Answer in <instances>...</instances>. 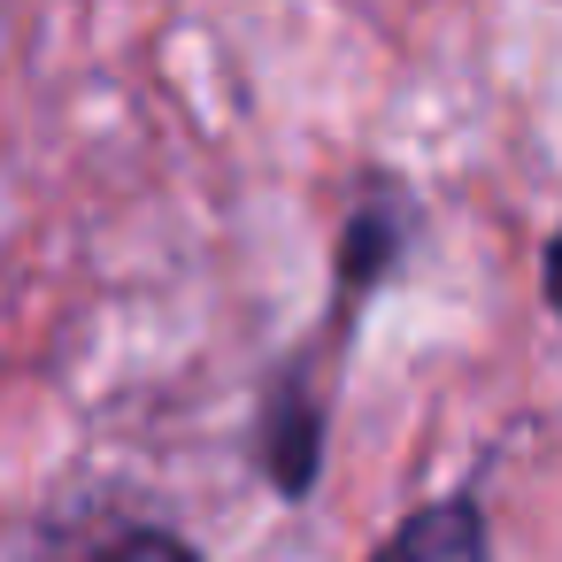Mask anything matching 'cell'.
I'll use <instances>...</instances> for the list:
<instances>
[{"mask_svg":"<svg viewBox=\"0 0 562 562\" xmlns=\"http://www.w3.org/2000/svg\"><path fill=\"white\" fill-rule=\"evenodd\" d=\"M378 562H485V516L470 501H439V508H416L385 547Z\"/></svg>","mask_w":562,"mask_h":562,"instance_id":"6da1fadb","label":"cell"},{"mask_svg":"<svg viewBox=\"0 0 562 562\" xmlns=\"http://www.w3.org/2000/svg\"><path fill=\"white\" fill-rule=\"evenodd\" d=\"M547 308L562 316V232H554V247H547Z\"/></svg>","mask_w":562,"mask_h":562,"instance_id":"3957f363","label":"cell"},{"mask_svg":"<svg viewBox=\"0 0 562 562\" xmlns=\"http://www.w3.org/2000/svg\"><path fill=\"white\" fill-rule=\"evenodd\" d=\"M101 562H193V547L186 539H170V531H132L116 554H101Z\"/></svg>","mask_w":562,"mask_h":562,"instance_id":"7a4b0ae2","label":"cell"}]
</instances>
